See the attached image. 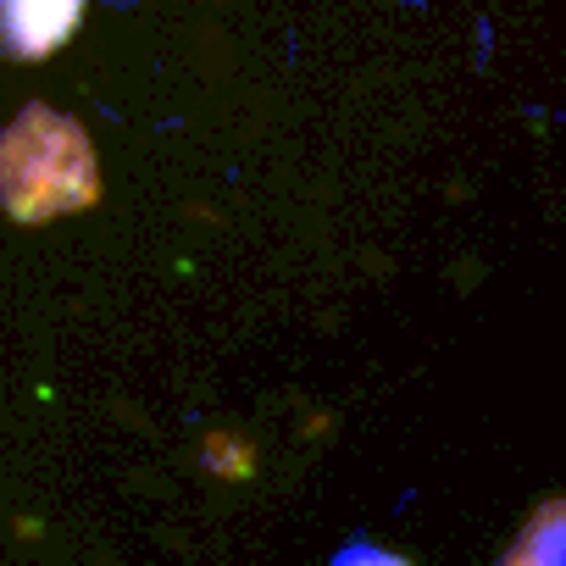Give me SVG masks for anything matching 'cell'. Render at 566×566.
<instances>
[{
    "label": "cell",
    "instance_id": "cell-1",
    "mask_svg": "<svg viewBox=\"0 0 566 566\" xmlns=\"http://www.w3.org/2000/svg\"><path fill=\"white\" fill-rule=\"evenodd\" d=\"M0 189H7V211L18 222H45L95 206L101 178L90 134L51 106H23L7 128V145H0Z\"/></svg>",
    "mask_w": 566,
    "mask_h": 566
},
{
    "label": "cell",
    "instance_id": "cell-2",
    "mask_svg": "<svg viewBox=\"0 0 566 566\" xmlns=\"http://www.w3.org/2000/svg\"><path fill=\"white\" fill-rule=\"evenodd\" d=\"M78 7H40V0H12L7 7V56L12 62H40V56H51L73 29H78Z\"/></svg>",
    "mask_w": 566,
    "mask_h": 566
},
{
    "label": "cell",
    "instance_id": "cell-3",
    "mask_svg": "<svg viewBox=\"0 0 566 566\" xmlns=\"http://www.w3.org/2000/svg\"><path fill=\"white\" fill-rule=\"evenodd\" d=\"M500 566H566V500H549Z\"/></svg>",
    "mask_w": 566,
    "mask_h": 566
},
{
    "label": "cell",
    "instance_id": "cell-4",
    "mask_svg": "<svg viewBox=\"0 0 566 566\" xmlns=\"http://www.w3.org/2000/svg\"><path fill=\"white\" fill-rule=\"evenodd\" d=\"M350 555V566H400V560H389V555H378V549H367V544H356V549H345Z\"/></svg>",
    "mask_w": 566,
    "mask_h": 566
}]
</instances>
